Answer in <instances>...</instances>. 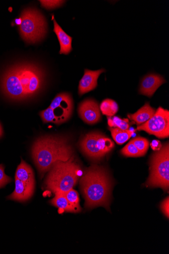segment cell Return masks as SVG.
<instances>
[{"label": "cell", "instance_id": "cell-1", "mask_svg": "<svg viewBox=\"0 0 169 254\" xmlns=\"http://www.w3.org/2000/svg\"><path fill=\"white\" fill-rule=\"evenodd\" d=\"M44 74L41 68L30 63L17 64L3 75L1 87L4 94L14 100H23L36 95L41 89Z\"/></svg>", "mask_w": 169, "mask_h": 254}, {"label": "cell", "instance_id": "cell-2", "mask_svg": "<svg viewBox=\"0 0 169 254\" xmlns=\"http://www.w3.org/2000/svg\"><path fill=\"white\" fill-rule=\"evenodd\" d=\"M32 157L41 176L59 161H66L73 156V150L66 138L47 135L39 137L32 147Z\"/></svg>", "mask_w": 169, "mask_h": 254}, {"label": "cell", "instance_id": "cell-3", "mask_svg": "<svg viewBox=\"0 0 169 254\" xmlns=\"http://www.w3.org/2000/svg\"><path fill=\"white\" fill-rule=\"evenodd\" d=\"M80 187L87 208L98 206L108 207L112 183L105 169L96 165L90 167L80 180Z\"/></svg>", "mask_w": 169, "mask_h": 254}, {"label": "cell", "instance_id": "cell-4", "mask_svg": "<svg viewBox=\"0 0 169 254\" xmlns=\"http://www.w3.org/2000/svg\"><path fill=\"white\" fill-rule=\"evenodd\" d=\"M80 166L73 156L66 161H59L49 171L45 181L47 189L55 194L65 193L77 184Z\"/></svg>", "mask_w": 169, "mask_h": 254}, {"label": "cell", "instance_id": "cell-5", "mask_svg": "<svg viewBox=\"0 0 169 254\" xmlns=\"http://www.w3.org/2000/svg\"><path fill=\"white\" fill-rule=\"evenodd\" d=\"M19 30L22 38L29 43H35L43 39L47 33V22L37 10L28 8L21 14Z\"/></svg>", "mask_w": 169, "mask_h": 254}, {"label": "cell", "instance_id": "cell-6", "mask_svg": "<svg viewBox=\"0 0 169 254\" xmlns=\"http://www.w3.org/2000/svg\"><path fill=\"white\" fill-rule=\"evenodd\" d=\"M169 145L165 143L152 156L150 175L146 183L151 188H160L165 191L169 187Z\"/></svg>", "mask_w": 169, "mask_h": 254}, {"label": "cell", "instance_id": "cell-7", "mask_svg": "<svg viewBox=\"0 0 169 254\" xmlns=\"http://www.w3.org/2000/svg\"><path fill=\"white\" fill-rule=\"evenodd\" d=\"M80 145L84 154L94 160L101 159L111 152L114 146L110 138L97 132L86 134Z\"/></svg>", "mask_w": 169, "mask_h": 254}, {"label": "cell", "instance_id": "cell-8", "mask_svg": "<svg viewBox=\"0 0 169 254\" xmlns=\"http://www.w3.org/2000/svg\"><path fill=\"white\" fill-rule=\"evenodd\" d=\"M137 130L145 131L159 138H166L169 135V111L159 107L153 117L137 127Z\"/></svg>", "mask_w": 169, "mask_h": 254}, {"label": "cell", "instance_id": "cell-9", "mask_svg": "<svg viewBox=\"0 0 169 254\" xmlns=\"http://www.w3.org/2000/svg\"><path fill=\"white\" fill-rule=\"evenodd\" d=\"M54 111L58 125L67 121L71 116L74 105L71 96L67 93L57 95L50 106Z\"/></svg>", "mask_w": 169, "mask_h": 254}, {"label": "cell", "instance_id": "cell-10", "mask_svg": "<svg viewBox=\"0 0 169 254\" xmlns=\"http://www.w3.org/2000/svg\"><path fill=\"white\" fill-rule=\"evenodd\" d=\"M78 112L81 119L89 125H94L101 120L99 104L93 99H87L81 102L79 106Z\"/></svg>", "mask_w": 169, "mask_h": 254}, {"label": "cell", "instance_id": "cell-11", "mask_svg": "<svg viewBox=\"0 0 169 254\" xmlns=\"http://www.w3.org/2000/svg\"><path fill=\"white\" fill-rule=\"evenodd\" d=\"M166 81L161 76L151 74L145 76L142 80L139 88V93L152 97L157 90Z\"/></svg>", "mask_w": 169, "mask_h": 254}, {"label": "cell", "instance_id": "cell-12", "mask_svg": "<svg viewBox=\"0 0 169 254\" xmlns=\"http://www.w3.org/2000/svg\"><path fill=\"white\" fill-rule=\"evenodd\" d=\"M105 71V69H100L96 71L85 69L84 75L79 83V95L82 96L97 87L100 76Z\"/></svg>", "mask_w": 169, "mask_h": 254}, {"label": "cell", "instance_id": "cell-13", "mask_svg": "<svg viewBox=\"0 0 169 254\" xmlns=\"http://www.w3.org/2000/svg\"><path fill=\"white\" fill-rule=\"evenodd\" d=\"M15 188L13 192L7 197L9 200L19 202L26 201L33 196L35 186L15 178Z\"/></svg>", "mask_w": 169, "mask_h": 254}, {"label": "cell", "instance_id": "cell-14", "mask_svg": "<svg viewBox=\"0 0 169 254\" xmlns=\"http://www.w3.org/2000/svg\"><path fill=\"white\" fill-rule=\"evenodd\" d=\"M52 18L54 23V31L56 34L60 43L59 54L67 55L72 51L71 46L72 38L67 35L57 24L54 15H52Z\"/></svg>", "mask_w": 169, "mask_h": 254}, {"label": "cell", "instance_id": "cell-15", "mask_svg": "<svg viewBox=\"0 0 169 254\" xmlns=\"http://www.w3.org/2000/svg\"><path fill=\"white\" fill-rule=\"evenodd\" d=\"M156 110L152 107L149 103H147L134 114L128 115L129 118L140 126L150 120Z\"/></svg>", "mask_w": 169, "mask_h": 254}, {"label": "cell", "instance_id": "cell-16", "mask_svg": "<svg viewBox=\"0 0 169 254\" xmlns=\"http://www.w3.org/2000/svg\"><path fill=\"white\" fill-rule=\"evenodd\" d=\"M15 178L26 183L35 186L34 171L31 167L22 159L17 168Z\"/></svg>", "mask_w": 169, "mask_h": 254}, {"label": "cell", "instance_id": "cell-17", "mask_svg": "<svg viewBox=\"0 0 169 254\" xmlns=\"http://www.w3.org/2000/svg\"><path fill=\"white\" fill-rule=\"evenodd\" d=\"M114 141L119 145L126 142L131 137L133 131L130 130H123L115 127H110Z\"/></svg>", "mask_w": 169, "mask_h": 254}, {"label": "cell", "instance_id": "cell-18", "mask_svg": "<svg viewBox=\"0 0 169 254\" xmlns=\"http://www.w3.org/2000/svg\"><path fill=\"white\" fill-rule=\"evenodd\" d=\"M51 202L53 205L66 212L76 213L74 209L70 204L63 193H56L55 197L51 200Z\"/></svg>", "mask_w": 169, "mask_h": 254}, {"label": "cell", "instance_id": "cell-19", "mask_svg": "<svg viewBox=\"0 0 169 254\" xmlns=\"http://www.w3.org/2000/svg\"><path fill=\"white\" fill-rule=\"evenodd\" d=\"M100 108L103 114L107 115L108 117L114 116L118 110L117 104L111 99H106L103 101Z\"/></svg>", "mask_w": 169, "mask_h": 254}, {"label": "cell", "instance_id": "cell-20", "mask_svg": "<svg viewBox=\"0 0 169 254\" xmlns=\"http://www.w3.org/2000/svg\"><path fill=\"white\" fill-rule=\"evenodd\" d=\"M64 194L70 204L74 209L75 212H80L82 208L80 205L79 195L78 192L71 189Z\"/></svg>", "mask_w": 169, "mask_h": 254}, {"label": "cell", "instance_id": "cell-21", "mask_svg": "<svg viewBox=\"0 0 169 254\" xmlns=\"http://www.w3.org/2000/svg\"><path fill=\"white\" fill-rule=\"evenodd\" d=\"M108 125L111 127L127 130L130 127V123L128 119H122L117 117L113 116L108 117Z\"/></svg>", "mask_w": 169, "mask_h": 254}, {"label": "cell", "instance_id": "cell-22", "mask_svg": "<svg viewBox=\"0 0 169 254\" xmlns=\"http://www.w3.org/2000/svg\"><path fill=\"white\" fill-rule=\"evenodd\" d=\"M121 153L126 157H138L144 156V154L138 150L132 141H130V142L123 148L121 150Z\"/></svg>", "mask_w": 169, "mask_h": 254}, {"label": "cell", "instance_id": "cell-23", "mask_svg": "<svg viewBox=\"0 0 169 254\" xmlns=\"http://www.w3.org/2000/svg\"><path fill=\"white\" fill-rule=\"evenodd\" d=\"M40 115L44 123H53L58 125V121L55 116L53 110L50 107L41 111Z\"/></svg>", "mask_w": 169, "mask_h": 254}, {"label": "cell", "instance_id": "cell-24", "mask_svg": "<svg viewBox=\"0 0 169 254\" xmlns=\"http://www.w3.org/2000/svg\"><path fill=\"white\" fill-rule=\"evenodd\" d=\"M131 141L144 155L147 153L150 146V143L147 138L138 136L133 138Z\"/></svg>", "mask_w": 169, "mask_h": 254}, {"label": "cell", "instance_id": "cell-25", "mask_svg": "<svg viewBox=\"0 0 169 254\" xmlns=\"http://www.w3.org/2000/svg\"><path fill=\"white\" fill-rule=\"evenodd\" d=\"M11 181L12 179L5 173V167L3 165H0V189L5 187Z\"/></svg>", "mask_w": 169, "mask_h": 254}, {"label": "cell", "instance_id": "cell-26", "mask_svg": "<svg viewBox=\"0 0 169 254\" xmlns=\"http://www.w3.org/2000/svg\"><path fill=\"white\" fill-rule=\"evenodd\" d=\"M43 7L47 9H53L60 6L64 1H40Z\"/></svg>", "mask_w": 169, "mask_h": 254}, {"label": "cell", "instance_id": "cell-27", "mask_svg": "<svg viewBox=\"0 0 169 254\" xmlns=\"http://www.w3.org/2000/svg\"><path fill=\"white\" fill-rule=\"evenodd\" d=\"M161 209L165 215L169 217V198L168 197L162 203Z\"/></svg>", "mask_w": 169, "mask_h": 254}, {"label": "cell", "instance_id": "cell-28", "mask_svg": "<svg viewBox=\"0 0 169 254\" xmlns=\"http://www.w3.org/2000/svg\"><path fill=\"white\" fill-rule=\"evenodd\" d=\"M151 146L153 150L156 151L159 150L162 146L161 142L158 140L153 141L151 144Z\"/></svg>", "mask_w": 169, "mask_h": 254}, {"label": "cell", "instance_id": "cell-29", "mask_svg": "<svg viewBox=\"0 0 169 254\" xmlns=\"http://www.w3.org/2000/svg\"><path fill=\"white\" fill-rule=\"evenodd\" d=\"M15 23L16 25L19 26L21 23V18L19 17V18H17V19H15Z\"/></svg>", "mask_w": 169, "mask_h": 254}, {"label": "cell", "instance_id": "cell-30", "mask_svg": "<svg viewBox=\"0 0 169 254\" xmlns=\"http://www.w3.org/2000/svg\"><path fill=\"white\" fill-rule=\"evenodd\" d=\"M3 134V131L1 124H0V137H1Z\"/></svg>", "mask_w": 169, "mask_h": 254}]
</instances>
